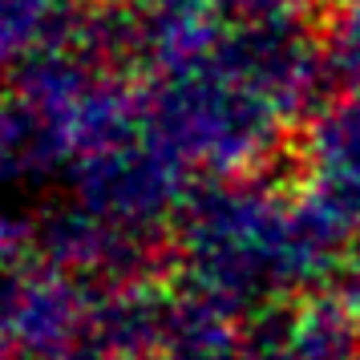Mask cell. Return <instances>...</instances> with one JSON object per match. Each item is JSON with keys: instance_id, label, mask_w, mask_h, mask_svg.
Returning a JSON list of instances; mask_svg holds the SVG:
<instances>
[{"instance_id": "1", "label": "cell", "mask_w": 360, "mask_h": 360, "mask_svg": "<svg viewBox=\"0 0 360 360\" xmlns=\"http://www.w3.org/2000/svg\"><path fill=\"white\" fill-rule=\"evenodd\" d=\"M65 0H0V57L33 49V33L61 17Z\"/></svg>"}, {"instance_id": "2", "label": "cell", "mask_w": 360, "mask_h": 360, "mask_svg": "<svg viewBox=\"0 0 360 360\" xmlns=\"http://www.w3.org/2000/svg\"><path fill=\"white\" fill-rule=\"evenodd\" d=\"M219 8L235 17L239 29H276L300 8V0H219Z\"/></svg>"}]
</instances>
